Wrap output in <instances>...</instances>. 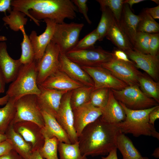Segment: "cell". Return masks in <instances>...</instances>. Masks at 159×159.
<instances>
[{
    "mask_svg": "<svg viewBox=\"0 0 159 159\" xmlns=\"http://www.w3.org/2000/svg\"><path fill=\"white\" fill-rule=\"evenodd\" d=\"M152 155L155 158H159V148L158 147L155 149Z\"/></svg>",
    "mask_w": 159,
    "mask_h": 159,
    "instance_id": "db71d44e",
    "label": "cell"
},
{
    "mask_svg": "<svg viewBox=\"0 0 159 159\" xmlns=\"http://www.w3.org/2000/svg\"><path fill=\"white\" fill-rule=\"evenodd\" d=\"M153 19H159V6L155 7L146 8L144 10Z\"/></svg>",
    "mask_w": 159,
    "mask_h": 159,
    "instance_id": "f6af8a7d",
    "label": "cell"
},
{
    "mask_svg": "<svg viewBox=\"0 0 159 159\" xmlns=\"http://www.w3.org/2000/svg\"><path fill=\"white\" fill-rule=\"evenodd\" d=\"M99 36L96 29L85 36L80 41L72 50L89 49L94 47V44L99 40Z\"/></svg>",
    "mask_w": 159,
    "mask_h": 159,
    "instance_id": "f35d334b",
    "label": "cell"
},
{
    "mask_svg": "<svg viewBox=\"0 0 159 159\" xmlns=\"http://www.w3.org/2000/svg\"><path fill=\"white\" fill-rule=\"evenodd\" d=\"M9 15H6L2 18V20L5 25L9 26V28L14 32L25 29L24 26L28 21L26 15L19 11L13 9Z\"/></svg>",
    "mask_w": 159,
    "mask_h": 159,
    "instance_id": "f1b7e54d",
    "label": "cell"
},
{
    "mask_svg": "<svg viewBox=\"0 0 159 159\" xmlns=\"http://www.w3.org/2000/svg\"><path fill=\"white\" fill-rule=\"evenodd\" d=\"M16 101L14 98L9 97L5 106L0 108V132H1L5 133L15 117L16 112Z\"/></svg>",
    "mask_w": 159,
    "mask_h": 159,
    "instance_id": "4316f807",
    "label": "cell"
},
{
    "mask_svg": "<svg viewBox=\"0 0 159 159\" xmlns=\"http://www.w3.org/2000/svg\"><path fill=\"white\" fill-rule=\"evenodd\" d=\"M39 85L45 88L67 92L84 86L59 69Z\"/></svg>",
    "mask_w": 159,
    "mask_h": 159,
    "instance_id": "ffe728a7",
    "label": "cell"
},
{
    "mask_svg": "<svg viewBox=\"0 0 159 159\" xmlns=\"http://www.w3.org/2000/svg\"><path fill=\"white\" fill-rule=\"evenodd\" d=\"M72 2L77 7L78 10L82 14L87 23L90 24L92 22L90 19L87 14L88 8L87 0H73Z\"/></svg>",
    "mask_w": 159,
    "mask_h": 159,
    "instance_id": "60d3db41",
    "label": "cell"
},
{
    "mask_svg": "<svg viewBox=\"0 0 159 159\" xmlns=\"http://www.w3.org/2000/svg\"><path fill=\"white\" fill-rule=\"evenodd\" d=\"M59 141L55 137L45 138L43 146L38 150L41 156L46 159H59L57 155Z\"/></svg>",
    "mask_w": 159,
    "mask_h": 159,
    "instance_id": "e575fe53",
    "label": "cell"
},
{
    "mask_svg": "<svg viewBox=\"0 0 159 159\" xmlns=\"http://www.w3.org/2000/svg\"><path fill=\"white\" fill-rule=\"evenodd\" d=\"M60 53L59 47L51 41L47 47L42 57L38 61H36L37 82L38 85L59 69Z\"/></svg>",
    "mask_w": 159,
    "mask_h": 159,
    "instance_id": "9c48e42d",
    "label": "cell"
},
{
    "mask_svg": "<svg viewBox=\"0 0 159 159\" xmlns=\"http://www.w3.org/2000/svg\"><path fill=\"white\" fill-rule=\"evenodd\" d=\"M102 14L96 31L99 36L100 41L105 37L115 19L110 10L107 7L100 8Z\"/></svg>",
    "mask_w": 159,
    "mask_h": 159,
    "instance_id": "1f68e13d",
    "label": "cell"
},
{
    "mask_svg": "<svg viewBox=\"0 0 159 159\" xmlns=\"http://www.w3.org/2000/svg\"><path fill=\"white\" fill-rule=\"evenodd\" d=\"M21 31L23 35V39L20 44L21 53L19 59L22 64H25L35 61V54L29 37L26 34L25 29Z\"/></svg>",
    "mask_w": 159,
    "mask_h": 159,
    "instance_id": "d6a6232c",
    "label": "cell"
},
{
    "mask_svg": "<svg viewBox=\"0 0 159 159\" xmlns=\"http://www.w3.org/2000/svg\"><path fill=\"white\" fill-rule=\"evenodd\" d=\"M140 18V15L135 14L128 4H124L119 24L133 47Z\"/></svg>",
    "mask_w": 159,
    "mask_h": 159,
    "instance_id": "44dd1931",
    "label": "cell"
},
{
    "mask_svg": "<svg viewBox=\"0 0 159 159\" xmlns=\"http://www.w3.org/2000/svg\"><path fill=\"white\" fill-rule=\"evenodd\" d=\"M7 40L6 37L4 36H0V42H5Z\"/></svg>",
    "mask_w": 159,
    "mask_h": 159,
    "instance_id": "9f6ffc18",
    "label": "cell"
},
{
    "mask_svg": "<svg viewBox=\"0 0 159 159\" xmlns=\"http://www.w3.org/2000/svg\"><path fill=\"white\" fill-rule=\"evenodd\" d=\"M9 97L6 95L1 97H0V105H5L8 102Z\"/></svg>",
    "mask_w": 159,
    "mask_h": 159,
    "instance_id": "f5cc1de1",
    "label": "cell"
},
{
    "mask_svg": "<svg viewBox=\"0 0 159 159\" xmlns=\"http://www.w3.org/2000/svg\"><path fill=\"white\" fill-rule=\"evenodd\" d=\"M0 159H24L17 152L12 149L6 154L0 157Z\"/></svg>",
    "mask_w": 159,
    "mask_h": 159,
    "instance_id": "bcb514c9",
    "label": "cell"
},
{
    "mask_svg": "<svg viewBox=\"0 0 159 159\" xmlns=\"http://www.w3.org/2000/svg\"><path fill=\"white\" fill-rule=\"evenodd\" d=\"M101 66L128 86H139L138 79L143 73L138 69L135 64L118 60L113 55L109 61L103 64Z\"/></svg>",
    "mask_w": 159,
    "mask_h": 159,
    "instance_id": "30bf717a",
    "label": "cell"
},
{
    "mask_svg": "<svg viewBox=\"0 0 159 159\" xmlns=\"http://www.w3.org/2000/svg\"><path fill=\"white\" fill-rule=\"evenodd\" d=\"M1 94V93H0V94Z\"/></svg>",
    "mask_w": 159,
    "mask_h": 159,
    "instance_id": "91938a15",
    "label": "cell"
},
{
    "mask_svg": "<svg viewBox=\"0 0 159 159\" xmlns=\"http://www.w3.org/2000/svg\"><path fill=\"white\" fill-rule=\"evenodd\" d=\"M141 91L148 97L159 102V84L146 75L142 74L138 79Z\"/></svg>",
    "mask_w": 159,
    "mask_h": 159,
    "instance_id": "83f0119b",
    "label": "cell"
},
{
    "mask_svg": "<svg viewBox=\"0 0 159 159\" xmlns=\"http://www.w3.org/2000/svg\"><path fill=\"white\" fill-rule=\"evenodd\" d=\"M150 34L137 32L135 37L134 49L141 53L149 54V43Z\"/></svg>",
    "mask_w": 159,
    "mask_h": 159,
    "instance_id": "8d00e7d4",
    "label": "cell"
},
{
    "mask_svg": "<svg viewBox=\"0 0 159 159\" xmlns=\"http://www.w3.org/2000/svg\"><path fill=\"white\" fill-rule=\"evenodd\" d=\"M119 102L126 115L125 120L117 125L121 132L130 134L136 137L141 135L152 136L159 140V133L154 125L150 123L149 119L150 112L158 105L146 109L133 110Z\"/></svg>",
    "mask_w": 159,
    "mask_h": 159,
    "instance_id": "3957f363",
    "label": "cell"
},
{
    "mask_svg": "<svg viewBox=\"0 0 159 159\" xmlns=\"http://www.w3.org/2000/svg\"><path fill=\"white\" fill-rule=\"evenodd\" d=\"M130 60L138 67L147 73L156 82L159 73V55L152 56L139 52L134 49L125 52Z\"/></svg>",
    "mask_w": 159,
    "mask_h": 159,
    "instance_id": "9a60e30c",
    "label": "cell"
},
{
    "mask_svg": "<svg viewBox=\"0 0 159 159\" xmlns=\"http://www.w3.org/2000/svg\"><path fill=\"white\" fill-rule=\"evenodd\" d=\"M120 130L117 125L109 123L100 117L87 125L78 137L82 155L95 157L107 155L116 148Z\"/></svg>",
    "mask_w": 159,
    "mask_h": 159,
    "instance_id": "7a4b0ae2",
    "label": "cell"
},
{
    "mask_svg": "<svg viewBox=\"0 0 159 159\" xmlns=\"http://www.w3.org/2000/svg\"><path fill=\"white\" fill-rule=\"evenodd\" d=\"M110 89L101 88L93 90L90 95L89 102L95 107L102 108L108 102Z\"/></svg>",
    "mask_w": 159,
    "mask_h": 159,
    "instance_id": "d590c367",
    "label": "cell"
},
{
    "mask_svg": "<svg viewBox=\"0 0 159 159\" xmlns=\"http://www.w3.org/2000/svg\"><path fill=\"white\" fill-rule=\"evenodd\" d=\"M102 159H118L117 154V148L111 150L106 157H102Z\"/></svg>",
    "mask_w": 159,
    "mask_h": 159,
    "instance_id": "c3c4849f",
    "label": "cell"
},
{
    "mask_svg": "<svg viewBox=\"0 0 159 159\" xmlns=\"http://www.w3.org/2000/svg\"><path fill=\"white\" fill-rule=\"evenodd\" d=\"M6 84L4 77L0 70V93H1L4 92Z\"/></svg>",
    "mask_w": 159,
    "mask_h": 159,
    "instance_id": "681fc988",
    "label": "cell"
},
{
    "mask_svg": "<svg viewBox=\"0 0 159 159\" xmlns=\"http://www.w3.org/2000/svg\"><path fill=\"white\" fill-rule=\"evenodd\" d=\"M72 91L63 96L56 119L68 135L71 143L78 141L74 125V116L70 100Z\"/></svg>",
    "mask_w": 159,
    "mask_h": 159,
    "instance_id": "7c38bea8",
    "label": "cell"
},
{
    "mask_svg": "<svg viewBox=\"0 0 159 159\" xmlns=\"http://www.w3.org/2000/svg\"><path fill=\"white\" fill-rule=\"evenodd\" d=\"M139 159H150L146 157H143L142 156Z\"/></svg>",
    "mask_w": 159,
    "mask_h": 159,
    "instance_id": "680465c9",
    "label": "cell"
},
{
    "mask_svg": "<svg viewBox=\"0 0 159 159\" xmlns=\"http://www.w3.org/2000/svg\"><path fill=\"white\" fill-rule=\"evenodd\" d=\"M15 131L32 146L33 151L39 150L43 145L45 138L42 128L34 122L28 121L18 122L12 124Z\"/></svg>",
    "mask_w": 159,
    "mask_h": 159,
    "instance_id": "4fadbf2b",
    "label": "cell"
},
{
    "mask_svg": "<svg viewBox=\"0 0 159 159\" xmlns=\"http://www.w3.org/2000/svg\"><path fill=\"white\" fill-rule=\"evenodd\" d=\"M152 1L154 2L156 4L159 5V0H151Z\"/></svg>",
    "mask_w": 159,
    "mask_h": 159,
    "instance_id": "6f0895ef",
    "label": "cell"
},
{
    "mask_svg": "<svg viewBox=\"0 0 159 159\" xmlns=\"http://www.w3.org/2000/svg\"><path fill=\"white\" fill-rule=\"evenodd\" d=\"M159 118V106L158 105L155 109L150 112L149 119L150 123L154 125L155 120Z\"/></svg>",
    "mask_w": 159,
    "mask_h": 159,
    "instance_id": "7dc6e473",
    "label": "cell"
},
{
    "mask_svg": "<svg viewBox=\"0 0 159 159\" xmlns=\"http://www.w3.org/2000/svg\"><path fill=\"white\" fill-rule=\"evenodd\" d=\"M81 67L92 79L93 90L108 88L120 90L128 86L102 66Z\"/></svg>",
    "mask_w": 159,
    "mask_h": 159,
    "instance_id": "8fae6325",
    "label": "cell"
},
{
    "mask_svg": "<svg viewBox=\"0 0 159 159\" xmlns=\"http://www.w3.org/2000/svg\"><path fill=\"white\" fill-rule=\"evenodd\" d=\"M13 149L10 141L6 140L0 142V157L6 154Z\"/></svg>",
    "mask_w": 159,
    "mask_h": 159,
    "instance_id": "7bdbcfd3",
    "label": "cell"
},
{
    "mask_svg": "<svg viewBox=\"0 0 159 159\" xmlns=\"http://www.w3.org/2000/svg\"><path fill=\"white\" fill-rule=\"evenodd\" d=\"M159 34H150L149 43V54L152 56L159 55Z\"/></svg>",
    "mask_w": 159,
    "mask_h": 159,
    "instance_id": "ab89813d",
    "label": "cell"
},
{
    "mask_svg": "<svg viewBox=\"0 0 159 159\" xmlns=\"http://www.w3.org/2000/svg\"><path fill=\"white\" fill-rule=\"evenodd\" d=\"M15 106L16 114L11 124L28 121L36 123L41 128L44 127V122L36 95H29L21 97L16 101Z\"/></svg>",
    "mask_w": 159,
    "mask_h": 159,
    "instance_id": "52a82bcc",
    "label": "cell"
},
{
    "mask_svg": "<svg viewBox=\"0 0 159 159\" xmlns=\"http://www.w3.org/2000/svg\"><path fill=\"white\" fill-rule=\"evenodd\" d=\"M5 133L7 139L11 142L13 149L24 159H29L33 151L32 146L15 131L12 124H10Z\"/></svg>",
    "mask_w": 159,
    "mask_h": 159,
    "instance_id": "cb8c5ba5",
    "label": "cell"
},
{
    "mask_svg": "<svg viewBox=\"0 0 159 159\" xmlns=\"http://www.w3.org/2000/svg\"><path fill=\"white\" fill-rule=\"evenodd\" d=\"M22 64L19 59H15L10 56L6 42H0V70L6 84L15 80Z\"/></svg>",
    "mask_w": 159,
    "mask_h": 159,
    "instance_id": "d6986e66",
    "label": "cell"
},
{
    "mask_svg": "<svg viewBox=\"0 0 159 159\" xmlns=\"http://www.w3.org/2000/svg\"><path fill=\"white\" fill-rule=\"evenodd\" d=\"M44 20L46 26L44 31L38 36L35 31H32L29 36L35 52V60L37 62L42 57L47 47L51 41L56 24L49 19Z\"/></svg>",
    "mask_w": 159,
    "mask_h": 159,
    "instance_id": "e0dca14e",
    "label": "cell"
},
{
    "mask_svg": "<svg viewBox=\"0 0 159 159\" xmlns=\"http://www.w3.org/2000/svg\"><path fill=\"white\" fill-rule=\"evenodd\" d=\"M114 57L118 60L132 63H134L129 59L125 52L119 49H115L112 52Z\"/></svg>",
    "mask_w": 159,
    "mask_h": 159,
    "instance_id": "b9f144b4",
    "label": "cell"
},
{
    "mask_svg": "<svg viewBox=\"0 0 159 159\" xmlns=\"http://www.w3.org/2000/svg\"><path fill=\"white\" fill-rule=\"evenodd\" d=\"M116 148L121 153L122 159H139L142 157L130 139L120 130L117 139Z\"/></svg>",
    "mask_w": 159,
    "mask_h": 159,
    "instance_id": "484cf974",
    "label": "cell"
},
{
    "mask_svg": "<svg viewBox=\"0 0 159 159\" xmlns=\"http://www.w3.org/2000/svg\"><path fill=\"white\" fill-rule=\"evenodd\" d=\"M40 94L37 95V100L41 111H44L55 118L63 95L68 92L45 88L39 85Z\"/></svg>",
    "mask_w": 159,
    "mask_h": 159,
    "instance_id": "2e32d148",
    "label": "cell"
},
{
    "mask_svg": "<svg viewBox=\"0 0 159 159\" xmlns=\"http://www.w3.org/2000/svg\"><path fill=\"white\" fill-rule=\"evenodd\" d=\"M29 159H44L40 155L38 150L33 151Z\"/></svg>",
    "mask_w": 159,
    "mask_h": 159,
    "instance_id": "816d5d0a",
    "label": "cell"
},
{
    "mask_svg": "<svg viewBox=\"0 0 159 159\" xmlns=\"http://www.w3.org/2000/svg\"><path fill=\"white\" fill-rule=\"evenodd\" d=\"M139 15L140 18L138 25L137 32L150 34L159 33V23L144 11Z\"/></svg>",
    "mask_w": 159,
    "mask_h": 159,
    "instance_id": "836d02e7",
    "label": "cell"
},
{
    "mask_svg": "<svg viewBox=\"0 0 159 159\" xmlns=\"http://www.w3.org/2000/svg\"><path fill=\"white\" fill-rule=\"evenodd\" d=\"M7 139L5 133L0 132V142L4 141Z\"/></svg>",
    "mask_w": 159,
    "mask_h": 159,
    "instance_id": "11a10c76",
    "label": "cell"
},
{
    "mask_svg": "<svg viewBox=\"0 0 159 159\" xmlns=\"http://www.w3.org/2000/svg\"><path fill=\"white\" fill-rule=\"evenodd\" d=\"M72 110L74 127L78 138L87 125L95 121L102 115L101 109L94 107L90 102Z\"/></svg>",
    "mask_w": 159,
    "mask_h": 159,
    "instance_id": "5bb4252c",
    "label": "cell"
},
{
    "mask_svg": "<svg viewBox=\"0 0 159 159\" xmlns=\"http://www.w3.org/2000/svg\"><path fill=\"white\" fill-rule=\"evenodd\" d=\"M58 151L59 157V159H87V156L81 154L78 141L71 144L59 142Z\"/></svg>",
    "mask_w": 159,
    "mask_h": 159,
    "instance_id": "4dcf8cb0",
    "label": "cell"
},
{
    "mask_svg": "<svg viewBox=\"0 0 159 159\" xmlns=\"http://www.w3.org/2000/svg\"><path fill=\"white\" fill-rule=\"evenodd\" d=\"M105 37L119 49L125 52L134 49L132 44L115 18Z\"/></svg>",
    "mask_w": 159,
    "mask_h": 159,
    "instance_id": "d4e9b609",
    "label": "cell"
},
{
    "mask_svg": "<svg viewBox=\"0 0 159 159\" xmlns=\"http://www.w3.org/2000/svg\"><path fill=\"white\" fill-rule=\"evenodd\" d=\"M11 1V0H0V12L9 13L12 10Z\"/></svg>",
    "mask_w": 159,
    "mask_h": 159,
    "instance_id": "ee69618b",
    "label": "cell"
},
{
    "mask_svg": "<svg viewBox=\"0 0 159 159\" xmlns=\"http://www.w3.org/2000/svg\"><path fill=\"white\" fill-rule=\"evenodd\" d=\"M101 109L102 115L100 118L109 123L117 125L123 121L126 118L123 108L115 98L111 89L108 102Z\"/></svg>",
    "mask_w": 159,
    "mask_h": 159,
    "instance_id": "603a6c76",
    "label": "cell"
},
{
    "mask_svg": "<svg viewBox=\"0 0 159 159\" xmlns=\"http://www.w3.org/2000/svg\"><path fill=\"white\" fill-rule=\"evenodd\" d=\"M13 9L21 11L39 26L40 20L49 19L56 24L64 22L66 19L77 16V7L70 0H11Z\"/></svg>",
    "mask_w": 159,
    "mask_h": 159,
    "instance_id": "6da1fadb",
    "label": "cell"
},
{
    "mask_svg": "<svg viewBox=\"0 0 159 159\" xmlns=\"http://www.w3.org/2000/svg\"><path fill=\"white\" fill-rule=\"evenodd\" d=\"M145 1L144 0H124L123 3L127 4L128 5L131 9L133 5L138 4L140 2Z\"/></svg>",
    "mask_w": 159,
    "mask_h": 159,
    "instance_id": "f907efd6",
    "label": "cell"
},
{
    "mask_svg": "<svg viewBox=\"0 0 159 159\" xmlns=\"http://www.w3.org/2000/svg\"><path fill=\"white\" fill-rule=\"evenodd\" d=\"M59 70L84 85L93 87L94 82L88 74L80 66L69 59L65 54H60Z\"/></svg>",
    "mask_w": 159,
    "mask_h": 159,
    "instance_id": "ac0fdd59",
    "label": "cell"
},
{
    "mask_svg": "<svg viewBox=\"0 0 159 159\" xmlns=\"http://www.w3.org/2000/svg\"><path fill=\"white\" fill-rule=\"evenodd\" d=\"M44 122L42 132L44 138L56 137L59 142L71 143L68 136L55 118L47 112L41 111Z\"/></svg>",
    "mask_w": 159,
    "mask_h": 159,
    "instance_id": "7402d4cb",
    "label": "cell"
},
{
    "mask_svg": "<svg viewBox=\"0 0 159 159\" xmlns=\"http://www.w3.org/2000/svg\"><path fill=\"white\" fill-rule=\"evenodd\" d=\"M84 25L75 22L56 24L51 41L59 47L60 53L65 54L74 49Z\"/></svg>",
    "mask_w": 159,
    "mask_h": 159,
    "instance_id": "8992f818",
    "label": "cell"
},
{
    "mask_svg": "<svg viewBox=\"0 0 159 159\" xmlns=\"http://www.w3.org/2000/svg\"><path fill=\"white\" fill-rule=\"evenodd\" d=\"M37 62L22 64L15 79L10 85L6 95L16 100L29 95H39L40 90L37 82Z\"/></svg>",
    "mask_w": 159,
    "mask_h": 159,
    "instance_id": "277c9868",
    "label": "cell"
},
{
    "mask_svg": "<svg viewBox=\"0 0 159 159\" xmlns=\"http://www.w3.org/2000/svg\"><path fill=\"white\" fill-rule=\"evenodd\" d=\"M70 60L80 67L101 66L113 56L112 52L101 47L91 49L72 50L65 54Z\"/></svg>",
    "mask_w": 159,
    "mask_h": 159,
    "instance_id": "ba28073f",
    "label": "cell"
},
{
    "mask_svg": "<svg viewBox=\"0 0 159 159\" xmlns=\"http://www.w3.org/2000/svg\"><path fill=\"white\" fill-rule=\"evenodd\" d=\"M100 8L107 7L112 13L116 20L119 23L122 14L123 5V0H97Z\"/></svg>",
    "mask_w": 159,
    "mask_h": 159,
    "instance_id": "74e56055",
    "label": "cell"
},
{
    "mask_svg": "<svg viewBox=\"0 0 159 159\" xmlns=\"http://www.w3.org/2000/svg\"><path fill=\"white\" fill-rule=\"evenodd\" d=\"M139 87L134 85L127 86L120 90L111 89L118 101L131 110H143L159 105L155 100L147 96Z\"/></svg>",
    "mask_w": 159,
    "mask_h": 159,
    "instance_id": "5b68a950",
    "label": "cell"
},
{
    "mask_svg": "<svg viewBox=\"0 0 159 159\" xmlns=\"http://www.w3.org/2000/svg\"><path fill=\"white\" fill-rule=\"evenodd\" d=\"M92 87L84 86L72 91L70 103L73 110L89 102Z\"/></svg>",
    "mask_w": 159,
    "mask_h": 159,
    "instance_id": "f546056e",
    "label": "cell"
}]
</instances>
